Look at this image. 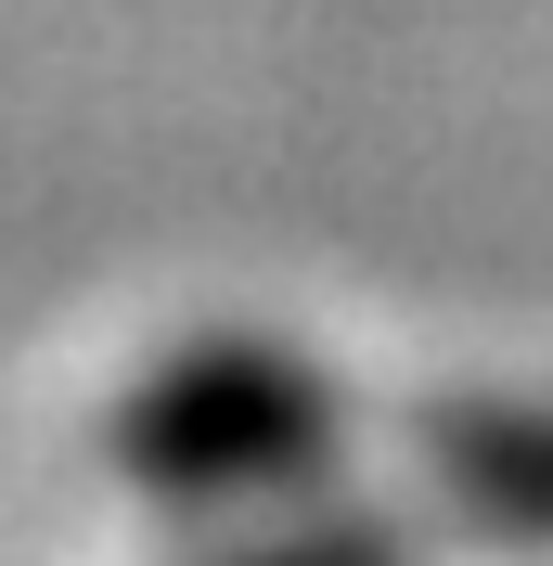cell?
Here are the masks:
<instances>
[{
  "label": "cell",
  "mask_w": 553,
  "mask_h": 566,
  "mask_svg": "<svg viewBox=\"0 0 553 566\" xmlns=\"http://www.w3.org/2000/svg\"><path fill=\"white\" fill-rule=\"evenodd\" d=\"M347 438H361L347 374L271 322H194L104 399V463L180 528H244V515L322 502Z\"/></svg>",
  "instance_id": "6da1fadb"
},
{
  "label": "cell",
  "mask_w": 553,
  "mask_h": 566,
  "mask_svg": "<svg viewBox=\"0 0 553 566\" xmlns=\"http://www.w3.org/2000/svg\"><path fill=\"white\" fill-rule=\"evenodd\" d=\"M180 566H425V528L386 515V502H283V515H244V528H194Z\"/></svg>",
  "instance_id": "3957f363"
},
{
  "label": "cell",
  "mask_w": 553,
  "mask_h": 566,
  "mask_svg": "<svg viewBox=\"0 0 553 566\" xmlns=\"http://www.w3.org/2000/svg\"><path fill=\"white\" fill-rule=\"evenodd\" d=\"M425 528L489 566H553V399L541 387H450L413 412Z\"/></svg>",
  "instance_id": "7a4b0ae2"
}]
</instances>
